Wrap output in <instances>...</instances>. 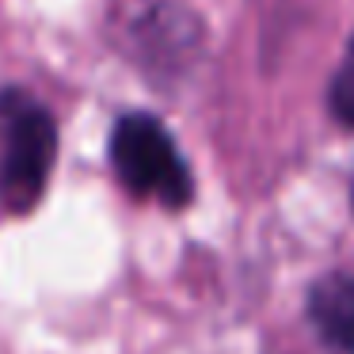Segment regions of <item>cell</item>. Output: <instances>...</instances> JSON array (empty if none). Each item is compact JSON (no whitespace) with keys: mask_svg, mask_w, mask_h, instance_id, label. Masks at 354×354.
Instances as JSON below:
<instances>
[{"mask_svg":"<svg viewBox=\"0 0 354 354\" xmlns=\"http://www.w3.org/2000/svg\"><path fill=\"white\" fill-rule=\"evenodd\" d=\"M328 111L343 130H354V39L346 42L343 57L328 80Z\"/></svg>","mask_w":354,"mask_h":354,"instance_id":"cell-4","label":"cell"},{"mask_svg":"<svg viewBox=\"0 0 354 354\" xmlns=\"http://www.w3.org/2000/svg\"><path fill=\"white\" fill-rule=\"evenodd\" d=\"M351 202H354V179H351Z\"/></svg>","mask_w":354,"mask_h":354,"instance_id":"cell-5","label":"cell"},{"mask_svg":"<svg viewBox=\"0 0 354 354\" xmlns=\"http://www.w3.org/2000/svg\"><path fill=\"white\" fill-rule=\"evenodd\" d=\"M57 164V118L35 92L0 88V214L27 217Z\"/></svg>","mask_w":354,"mask_h":354,"instance_id":"cell-1","label":"cell"},{"mask_svg":"<svg viewBox=\"0 0 354 354\" xmlns=\"http://www.w3.org/2000/svg\"><path fill=\"white\" fill-rule=\"evenodd\" d=\"M305 316L324 346L354 354V270H328L305 293Z\"/></svg>","mask_w":354,"mask_h":354,"instance_id":"cell-3","label":"cell"},{"mask_svg":"<svg viewBox=\"0 0 354 354\" xmlns=\"http://www.w3.org/2000/svg\"><path fill=\"white\" fill-rule=\"evenodd\" d=\"M111 168L130 198L171 214L194 202V176L171 130L153 111H126L111 130Z\"/></svg>","mask_w":354,"mask_h":354,"instance_id":"cell-2","label":"cell"}]
</instances>
